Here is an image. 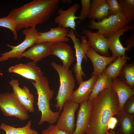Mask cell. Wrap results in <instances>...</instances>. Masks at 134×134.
Instances as JSON below:
<instances>
[{"mask_svg": "<svg viewBox=\"0 0 134 134\" xmlns=\"http://www.w3.org/2000/svg\"><path fill=\"white\" fill-rule=\"evenodd\" d=\"M93 100L88 99L80 104L75 128L72 134H85L86 133L90 121Z\"/></svg>", "mask_w": 134, "mask_h": 134, "instance_id": "obj_11", "label": "cell"}, {"mask_svg": "<svg viewBox=\"0 0 134 134\" xmlns=\"http://www.w3.org/2000/svg\"><path fill=\"white\" fill-rule=\"evenodd\" d=\"M130 58L125 55L118 57L113 62L109 64L103 72L113 80L119 77L123 68Z\"/></svg>", "mask_w": 134, "mask_h": 134, "instance_id": "obj_24", "label": "cell"}, {"mask_svg": "<svg viewBox=\"0 0 134 134\" xmlns=\"http://www.w3.org/2000/svg\"><path fill=\"white\" fill-rule=\"evenodd\" d=\"M111 87L117 95L119 110H123L124 106L126 101L129 98L134 95V90L118 77L113 80Z\"/></svg>", "mask_w": 134, "mask_h": 134, "instance_id": "obj_21", "label": "cell"}, {"mask_svg": "<svg viewBox=\"0 0 134 134\" xmlns=\"http://www.w3.org/2000/svg\"><path fill=\"white\" fill-rule=\"evenodd\" d=\"M0 27L9 29L13 33L14 39H17L18 35L16 30V23L11 16L8 15L6 17L0 18Z\"/></svg>", "mask_w": 134, "mask_h": 134, "instance_id": "obj_29", "label": "cell"}, {"mask_svg": "<svg viewBox=\"0 0 134 134\" xmlns=\"http://www.w3.org/2000/svg\"><path fill=\"white\" fill-rule=\"evenodd\" d=\"M50 65L57 72L59 78L60 86L55 99L56 103L54 106L57 110L61 112L64 104L70 101L76 81L71 70L65 68L55 62H51Z\"/></svg>", "mask_w": 134, "mask_h": 134, "instance_id": "obj_4", "label": "cell"}, {"mask_svg": "<svg viewBox=\"0 0 134 134\" xmlns=\"http://www.w3.org/2000/svg\"><path fill=\"white\" fill-rule=\"evenodd\" d=\"M110 16L109 7L106 0H92L88 18L90 20L96 19L98 22Z\"/></svg>", "mask_w": 134, "mask_h": 134, "instance_id": "obj_22", "label": "cell"}, {"mask_svg": "<svg viewBox=\"0 0 134 134\" xmlns=\"http://www.w3.org/2000/svg\"><path fill=\"white\" fill-rule=\"evenodd\" d=\"M124 83L134 90V63L126 64L119 76Z\"/></svg>", "mask_w": 134, "mask_h": 134, "instance_id": "obj_27", "label": "cell"}, {"mask_svg": "<svg viewBox=\"0 0 134 134\" xmlns=\"http://www.w3.org/2000/svg\"><path fill=\"white\" fill-rule=\"evenodd\" d=\"M51 55L55 56L62 61V66L69 69L75 59L71 47L65 42L55 43L52 49Z\"/></svg>", "mask_w": 134, "mask_h": 134, "instance_id": "obj_15", "label": "cell"}, {"mask_svg": "<svg viewBox=\"0 0 134 134\" xmlns=\"http://www.w3.org/2000/svg\"><path fill=\"white\" fill-rule=\"evenodd\" d=\"M123 110L127 113L134 115V95L129 98L126 101L124 106Z\"/></svg>", "mask_w": 134, "mask_h": 134, "instance_id": "obj_32", "label": "cell"}, {"mask_svg": "<svg viewBox=\"0 0 134 134\" xmlns=\"http://www.w3.org/2000/svg\"><path fill=\"white\" fill-rule=\"evenodd\" d=\"M106 1L109 6L110 16L122 13L121 7L118 0H106Z\"/></svg>", "mask_w": 134, "mask_h": 134, "instance_id": "obj_30", "label": "cell"}, {"mask_svg": "<svg viewBox=\"0 0 134 134\" xmlns=\"http://www.w3.org/2000/svg\"><path fill=\"white\" fill-rule=\"evenodd\" d=\"M86 55L90 60L93 65L94 70L92 76L97 77L103 71L109 64L117 58L112 56L107 57L101 55L90 47L88 49Z\"/></svg>", "mask_w": 134, "mask_h": 134, "instance_id": "obj_18", "label": "cell"}, {"mask_svg": "<svg viewBox=\"0 0 134 134\" xmlns=\"http://www.w3.org/2000/svg\"><path fill=\"white\" fill-rule=\"evenodd\" d=\"M62 2L63 3H71L72 2V0H62Z\"/></svg>", "mask_w": 134, "mask_h": 134, "instance_id": "obj_36", "label": "cell"}, {"mask_svg": "<svg viewBox=\"0 0 134 134\" xmlns=\"http://www.w3.org/2000/svg\"><path fill=\"white\" fill-rule=\"evenodd\" d=\"M67 36L72 40L75 50V56L76 62L73 67L72 71L75 74L76 80L79 84L83 81L82 76H85L84 72L82 69V63L83 59L85 61L87 60L86 54L90 46L86 36L83 35L81 37V41L80 42L78 38L76 37L72 29H70Z\"/></svg>", "mask_w": 134, "mask_h": 134, "instance_id": "obj_7", "label": "cell"}, {"mask_svg": "<svg viewBox=\"0 0 134 134\" xmlns=\"http://www.w3.org/2000/svg\"><path fill=\"white\" fill-rule=\"evenodd\" d=\"M98 77L93 75L89 79L81 82L72 93L70 101L79 104L88 99Z\"/></svg>", "mask_w": 134, "mask_h": 134, "instance_id": "obj_19", "label": "cell"}, {"mask_svg": "<svg viewBox=\"0 0 134 134\" xmlns=\"http://www.w3.org/2000/svg\"><path fill=\"white\" fill-rule=\"evenodd\" d=\"M1 71H0V75H2V74L1 73Z\"/></svg>", "mask_w": 134, "mask_h": 134, "instance_id": "obj_38", "label": "cell"}, {"mask_svg": "<svg viewBox=\"0 0 134 134\" xmlns=\"http://www.w3.org/2000/svg\"><path fill=\"white\" fill-rule=\"evenodd\" d=\"M79 107V104L71 101L65 103L57 121V127L68 134H72L75 129V114Z\"/></svg>", "mask_w": 134, "mask_h": 134, "instance_id": "obj_9", "label": "cell"}, {"mask_svg": "<svg viewBox=\"0 0 134 134\" xmlns=\"http://www.w3.org/2000/svg\"><path fill=\"white\" fill-rule=\"evenodd\" d=\"M79 7V5L76 3L66 10H64L62 8L58 9L57 13L59 15L54 19L55 23L58 24L59 26L64 28H70L75 31L76 25L75 20L80 18L79 16H75V13Z\"/></svg>", "mask_w": 134, "mask_h": 134, "instance_id": "obj_13", "label": "cell"}, {"mask_svg": "<svg viewBox=\"0 0 134 134\" xmlns=\"http://www.w3.org/2000/svg\"><path fill=\"white\" fill-rule=\"evenodd\" d=\"M0 109L7 117H14L21 121L29 117L28 111L19 102L13 92L0 94Z\"/></svg>", "mask_w": 134, "mask_h": 134, "instance_id": "obj_6", "label": "cell"}, {"mask_svg": "<svg viewBox=\"0 0 134 134\" xmlns=\"http://www.w3.org/2000/svg\"><path fill=\"white\" fill-rule=\"evenodd\" d=\"M22 33L25 35L24 40L16 46L7 44V45L12 49L1 55V56L0 57V62L6 61L9 59L21 58L22 55L25 50L35 44L40 35L39 32L35 27L25 29Z\"/></svg>", "mask_w": 134, "mask_h": 134, "instance_id": "obj_8", "label": "cell"}, {"mask_svg": "<svg viewBox=\"0 0 134 134\" xmlns=\"http://www.w3.org/2000/svg\"><path fill=\"white\" fill-rule=\"evenodd\" d=\"M32 121H29L24 127L16 128L2 123L0 125V129L5 131L6 134H39L36 130L31 128Z\"/></svg>", "mask_w": 134, "mask_h": 134, "instance_id": "obj_26", "label": "cell"}, {"mask_svg": "<svg viewBox=\"0 0 134 134\" xmlns=\"http://www.w3.org/2000/svg\"><path fill=\"white\" fill-rule=\"evenodd\" d=\"M107 134H116V133L115 131L111 130L108 132Z\"/></svg>", "mask_w": 134, "mask_h": 134, "instance_id": "obj_37", "label": "cell"}, {"mask_svg": "<svg viewBox=\"0 0 134 134\" xmlns=\"http://www.w3.org/2000/svg\"><path fill=\"white\" fill-rule=\"evenodd\" d=\"M82 33L88 38L90 47L101 55L110 57L108 51V42L106 38L97 32H93L86 29H83Z\"/></svg>", "mask_w": 134, "mask_h": 134, "instance_id": "obj_12", "label": "cell"}, {"mask_svg": "<svg viewBox=\"0 0 134 134\" xmlns=\"http://www.w3.org/2000/svg\"><path fill=\"white\" fill-rule=\"evenodd\" d=\"M126 44V51H129L131 49L134 47V31L132 30L130 36L127 37L125 41Z\"/></svg>", "mask_w": 134, "mask_h": 134, "instance_id": "obj_34", "label": "cell"}, {"mask_svg": "<svg viewBox=\"0 0 134 134\" xmlns=\"http://www.w3.org/2000/svg\"><path fill=\"white\" fill-rule=\"evenodd\" d=\"M8 71L10 73L18 74L34 82L43 75V74L40 68L33 62H29L26 64L20 63L11 66L9 68Z\"/></svg>", "mask_w": 134, "mask_h": 134, "instance_id": "obj_14", "label": "cell"}, {"mask_svg": "<svg viewBox=\"0 0 134 134\" xmlns=\"http://www.w3.org/2000/svg\"><path fill=\"white\" fill-rule=\"evenodd\" d=\"M82 6L80 15L79 16L80 20L79 23L88 17L90 10V0H81Z\"/></svg>", "mask_w": 134, "mask_h": 134, "instance_id": "obj_31", "label": "cell"}, {"mask_svg": "<svg viewBox=\"0 0 134 134\" xmlns=\"http://www.w3.org/2000/svg\"><path fill=\"white\" fill-rule=\"evenodd\" d=\"M41 134H68L59 129L53 124H50L47 129L43 130Z\"/></svg>", "mask_w": 134, "mask_h": 134, "instance_id": "obj_33", "label": "cell"}, {"mask_svg": "<svg viewBox=\"0 0 134 134\" xmlns=\"http://www.w3.org/2000/svg\"><path fill=\"white\" fill-rule=\"evenodd\" d=\"M31 82L36 90L38 95L37 105L38 111L41 114L38 125H40L45 122L53 124L57 122L60 112H53L50 108V102L54 92L50 88L47 77L43 75L36 81Z\"/></svg>", "mask_w": 134, "mask_h": 134, "instance_id": "obj_3", "label": "cell"}, {"mask_svg": "<svg viewBox=\"0 0 134 134\" xmlns=\"http://www.w3.org/2000/svg\"><path fill=\"white\" fill-rule=\"evenodd\" d=\"M122 13L109 16L100 21L90 20L87 27L97 29L99 34L107 38L117 31L130 24Z\"/></svg>", "mask_w": 134, "mask_h": 134, "instance_id": "obj_5", "label": "cell"}, {"mask_svg": "<svg viewBox=\"0 0 134 134\" xmlns=\"http://www.w3.org/2000/svg\"><path fill=\"white\" fill-rule=\"evenodd\" d=\"M122 13L127 20L131 23L134 20V0H118Z\"/></svg>", "mask_w": 134, "mask_h": 134, "instance_id": "obj_28", "label": "cell"}, {"mask_svg": "<svg viewBox=\"0 0 134 134\" xmlns=\"http://www.w3.org/2000/svg\"><path fill=\"white\" fill-rule=\"evenodd\" d=\"M46 32L39 33L40 35L36 42L38 44L45 42H51L54 43L60 42H68L69 39L67 36L68 31L67 28L60 26L51 28Z\"/></svg>", "mask_w": 134, "mask_h": 134, "instance_id": "obj_20", "label": "cell"}, {"mask_svg": "<svg viewBox=\"0 0 134 134\" xmlns=\"http://www.w3.org/2000/svg\"><path fill=\"white\" fill-rule=\"evenodd\" d=\"M54 43L45 42L34 44L27 51H24L22 57H25L33 60L35 63L43 58L51 55Z\"/></svg>", "mask_w": 134, "mask_h": 134, "instance_id": "obj_17", "label": "cell"}, {"mask_svg": "<svg viewBox=\"0 0 134 134\" xmlns=\"http://www.w3.org/2000/svg\"><path fill=\"white\" fill-rule=\"evenodd\" d=\"M113 80L103 72L98 77L88 99L93 100L104 89L110 88Z\"/></svg>", "mask_w": 134, "mask_h": 134, "instance_id": "obj_25", "label": "cell"}, {"mask_svg": "<svg viewBox=\"0 0 134 134\" xmlns=\"http://www.w3.org/2000/svg\"><path fill=\"white\" fill-rule=\"evenodd\" d=\"M118 97L111 87L100 92L93 99L87 134H107L110 118L119 111Z\"/></svg>", "mask_w": 134, "mask_h": 134, "instance_id": "obj_1", "label": "cell"}, {"mask_svg": "<svg viewBox=\"0 0 134 134\" xmlns=\"http://www.w3.org/2000/svg\"><path fill=\"white\" fill-rule=\"evenodd\" d=\"M120 128L117 134H133L134 132V115L124 110L119 111L116 115Z\"/></svg>", "mask_w": 134, "mask_h": 134, "instance_id": "obj_23", "label": "cell"}, {"mask_svg": "<svg viewBox=\"0 0 134 134\" xmlns=\"http://www.w3.org/2000/svg\"><path fill=\"white\" fill-rule=\"evenodd\" d=\"M118 122L117 118L113 116L111 117L107 124V128L109 129H113L115 127Z\"/></svg>", "mask_w": 134, "mask_h": 134, "instance_id": "obj_35", "label": "cell"}, {"mask_svg": "<svg viewBox=\"0 0 134 134\" xmlns=\"http://www.w3.org/2000/svg\"><path fill=\"white\" fill-rule=\"evenodd\" d=\"M60 0H34L12 9L8 15L15 20L16 30L35 27L46 22L57 10Z\"/></svg>", "mask_w": 134, "mask_h": 134, "instance_id": "obj_2", "label": "cell"}, {"mask_svg": "<svg viewBox=\"0 0 134 134\" xmlns=\"http://www.w3.org/2000/svg\"><path fill=\"white\" fill-rule=\"evenodd\" d=\"M134 29V24H130L117 31L106 38L108 43V49L112 53V56L117 58L126 55V48L122 45L120 38L126 31Z\"/></svg>", "mask_w": 134, "mask_h": 134, "instance_id": "obj_16", "label": "cell"}, {"mask_svg": "<svg viewBox=\"0 0 134 134\" xmlns=\"http://www.w3.org/2000/svg\"><path fill=\"white\" fill-rule=\"evenodd\" d=\"M9 83L12 88L13 93L20 103L28 111L33 112L34 96L30 93L28 88L25 86L21 88L17 79H12Z\"/></svg>", "mask_w": 134, "mask_h": 134, "instance_id": "obj_10", "label": "cell"}]
</instances>
